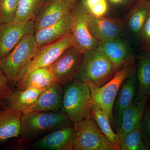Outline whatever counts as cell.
<instances>
[{
	"label": "cell",
	"instance_id": "4fadbf2b",
	"mask_svg": "<svg viewBox=\"0 0 150 150\" xmlns=\"http://www.w3.org/2000/svg\"><path fill=\"white\" fill-rule=\"evenodd\" d=\"M74 132V124L61 127L36 140L33 146L40 150H73Z\"/></svg>",
	"mask_w": 150,
	"mask_h": 150
},
{
	"label": "cell",
	"instance_id": "d6a6232c",
	"mask_svg": "<svg viewBox=\"0 0 150 150\" xmlns=\"http://www.w3.org/2000/svg\"><path fill=\"white\" fill-rule=\"evenodd\" d=\"M7 106L6 101H0V112L4 110Z\"/></svg>",
	"mask_w": 150,
	"mask_h": 150
},
{
	"label": "cell",
	"instance_id": "5b68a950",
	"mask_svg": "<svg viewBox=\"0 0 150 150\" xmlns=\"http://www.w3.org/2000/svg\"><path fill=\"white\" fill-rule=\"evenodd\" d=\"M38 47L34 34L25 35L8 55L0 60V68L5 74L11 86L16 84L22 70Z\"/></svg>",
	"mask_w": 150,
	"mask_h": 150
},
{
	"label": "cell",
	"instance_id": "9a60e30c",
	"mask_svg": "<svg viewBox=\"0 0 150 150\" xmlns=\"http://www.w3.org/2000/svg\"><path fill=\"white\" fill-rule=\"evenodd\" d=\"M98 49L119 69L126 63L137 59L127 42L121 37L110 39L100 43Z\"/></svg>",
	"mask_w": 150,
	"mask_h": 150
},
{
	"label": "cell",
	"instance_id": "3957f363",
	"mask_svg": "<svg viewBox=\"0 0 150 150\" xmlns=\"http://www.w3.org/2000/svg\"><path fill=\"white\" fill-rule=\"evenodd\" d=\"M93 103L91 91L86 82L75 80L65 85L62 111L74 124L91 116Z\"/></svg>",
	"mask_w": 150,
	"mask_h": 150
},
{
	"label": "cell",
	"instance_id": "4316f807",
	"mask_svg": "<svg viewBox=\"0 0 150 150\" xmlns=\"http://www.w3.org/2000/svg\"><path fill=\"white\" fill-rule=\"evenodd\" d=\"M79 2L86 12L91 16H107L108 6L106 0H79Z\"/></svg>",
	"mask_w": 150,
	"mask_h": 150
},
{
	"label": "cell",
	"instance_id": "ffe728a7",
	"mask_svg": "<svg viewBox=\"0 0 150 150\" xmlns=\"http://www.w3.org/2000/svg\"><path fill=\"white\" fill-rule=\"evenodd\" d=\"M22 115L21 111L8 106L0 112V143L19 137Z\"/></svg>",
	"mask_w": 150,
	"mask_h": 150
},
{
	"label": "cell",
	"instance_id": "f546056e",
	"mask_svg": "<svg viewBox=\"0 0 150 150\" xmlns=\"http://www.w3.org/2000/svg\"><path fill=\"white\" fill-rule=\"evenodd\" d=\"M149 99L145 108L141 126L143 139L150 149V98Z\"/></svg>",
	"mask_w": 150,
	"mask_h": 150
},
{
	"label": "cell",
	"instance_id": "83f0119b",
	"mask_svg": "<svg viewBox=\"0 0 150 150\" xmlns=\"http://www.w3.org/2000/svg\"><path fill=\"white\" fill-rule=\"evenodd\" d=\"M108 6L107 16L124 18L138 0H106Z\"/></svg>",
	"mask_w": 150,
	"mask_h": 150
},
{
	"label": "cell",
	"instance_id": "484cf974",
	"mask_svg": "<svg viewBox=\"0 0 150 150\" xmlns=\"http://www.w3.org/2000/svg\"><path fill=\"white\" fill-rule=\"evenodd\" d=\"M141 125L142 122L126 134L121 142L118 150L150 149L143 139Z\"/></svg>",
	"mask_w": 150,
	"mask_h": 150
},
{
	"label": "cell",
	"instance_id": "d6986e66",
	"mask_svg": "<svg viewBox=\"0 0 150 150\" xmlns=\"http://www.w3.org/2000/svg\"><path fill=\"white\" fill-rule=\"evenodd\" d=\"M64 89L63 85L54 82L43 89L30 112H59L62 111Z\"/></svg>",
	"mask_w": 150,
	"mask_h": 150
},
{
	"label": "cell",
	"instance_id": "cb8c5ba5",
	"mask_svg": "<svg viewBox=\"0 0 150 150\" xmlns=\"http://www.w3.org/2000/svg\"><path fill=\"white\" fill-rule=\"evenodd\" d=\"M45 0H18L13 21L25 22L35 21Z\"/></svg>",
	"mask_w": 150,
	"mask_h": 150
},
{
	"label": "cell",
	"instance_id": "6da1fadb",
	"mask_svg": "<svg viewBox=\"0 0 150 150\" xmlns=\"http://www.w3.org/2000/svg\"><path fill=\"white\" fill-rule=\"evenodd\" d=\"M72 124L62 111H31L23 114L19 137L22 142L30 143L54 130Z\"/></svg>",
	"mask_w": 150,
	"mask_h": 150
},
{
	"label": "cell",
	"instance_id": "ac0fdd59",
	"mask_svg": "<svg viewBox=\"0 0 150 150\" xmlns=\"http://www.w3.org/2000/svg\"><path fill=\"white\" fill-rule=\"evenodd\" d=\"M150 10L149 0H138L125 18L124 33L131 39L139 38Z\"/></svg>",
	"mask_w": 150,
	"mask_h": 150
},
{
	"label": "cell",
	"instance_id": "277c9868",
	"mask_svg": "<svg viewBox=\"0 0 150 150\" xmlns=\"http://www.w3.org/2000/svg\"><path fill=\"white\" fill-rule=\"evenodd\" d=\"M137 67L136 60L126 63L121 69L117 70L115 76L109 82L99 87L90 81H84L88 85L91 91L93 102L102 108L112 126V109L115 97L126 78L136 74Z\"/></svg>",
	"mask_w": 150,
	"mask_h": 150
},
{
	"label": "cell",
	"instance_id": "ba28073f",
	"mask_svg": "<svg viewBox=\"0 0 150 150\" xmlns=\"http://www.w3.org/2000/svg\"><path fill=\"white\" fill-rule=\"evenodd\" d=\"M83 54L75 46H71L48 67L56 81L63 86L75 80Z\"/></svg>",
	"mask_w": 150,
	"mask_h": 150
},
{
	"label": "cell",
	"instance_id": "836d02e7",
	"mask_svg": "<svg viewBox=\"0 0 150 150\" xmlns=\"http://www.w3.org/2000/svg\"><path fill=\"white\" fill-rule=\"evenodd\" d=\"M149 1H150V0H149Z\"/></svg>",
	"mask_w": 150,
	"mask_h": 150
},
{
	"label": "cell",
	"instance_id": "52a82bcc",
	"mask_svg": "<svg viewBox=\"0 0 150 150\" xmlns=\"http://www.w3.org/2000/svg\"><path fill=\"white\" fill-rule=\"evenodd\" d=\"M74 46L72 33L59 40L39 46L22 70L17 81L36 69L51 66L68 48ZM17 83V82H16Z\"/></svg>",
	"mask_w": 150,
	"mask_h": 150
},
{
	"label": "cell",
	"instance_id": "e575fe53",
	"mask_svg": "<svg viewBox=\"0 0 150 150\" xmlns=\"http://www.w3.org/2000/svg\"></svg>",
	"mask_w": 150,
	"mask_h": 150
},
{
	"label": "cell",
	"instance_id": "1f68e13d",
	"mask_svg": "<svg viewBox=\"0 0 150 150\" xmlns=\"http://www.w3.org/2000/svg\"><path fill=\"white\" fill-rule=\"evenodd\" d=\"M12 91L8 79L0 68V101L7 102Z\"/></svg>",
	"mask_w": 150,
	"mask_h": 150
},
{
	"label": "cell",
	"instance_id": "4dcf8cb0",
	"mask_svg": "<svg viewBox=\"0 0 150 150\" xmlns=\"http://www.w3.org/2000/svg\"><path fill=\"white\" fill-rule=\"evenodd\" d=\"M139 38L144 50L150 53V10Z\"/></svg>",
	"mask_w": 150,
	"mask_h": 150
},
{
	"label": "cell",
	"instance_id": "7c38bea8",
	"mask_svg": "<svg viewBox=\"0 0 150 150\" xmlns=\"http://www.w3.org/2000/svg\"><path fill=\"white\" fill-rule=\"evenodd\" d=\"M79 1L45 0L34 21L35 32L59 21L73 10Z\"/></svg>",
	"mask_w": 150,
	"mask_h": 150
},
{
	"label": "cell",
	"instance_id": "d4e9b609",
	"mask_svg": "<svg viewBox=\"0 0 150 150\" xmlns=\"http://www.w3.org/2000/svg\"><path fill=\"white\" fill-rule=\"evenodd\" d=\"M91 115L103 134L116 146V133L112 130L109 119L102 108L96 103H93Z\"/></svg>",
	"mask_w": 150,
	"mask_h": 150
},
{
	"label": "cell",
	"instance_id": "9c48e42d",
	"mask_svg": "<svg viewBox=\"0 0 150 150\" xmlns=\"http://www.w3.org/2000/svg\"><path fill=\"white\" fill-rule=\"evenodd\" d=\"M35 23L13 21L0 25V60L8 55L25 35L35 34Z\"/></svg>",
	"mask_w": 150,
	"mask_h": 150
},
{
	"label": "cell",
	"instance_id": "603a6c76",
	"mask_svg": "<svg viewBox=\"0 0 150 150\" xmlns=\"http://www.w3.org/2000/svg\"><path fill=\"white\" fill-rule=\"evenodd\" d=\"M56 81L49 67L36 69L25 75L17 81L18 89L33 88L43 90L54 82Z\"/></svg>",
	"mask_w": 150,
	"mask_h": 150
},
{
	"label": "cell",
	"instance_id": "8fae6325",
	"mask_svg": "<svg viewBox=\"0 0 150 150\" xmlns=\"http://www.w3.org/2000/svg\"><path fill=\"white\" fill-rule=\"evenodd\" d=\"M73 13L74 20L71 33L74 46L83 53L98 48L100 43L90 31L85 11L79 1L73 9Z\"/></svg>",
	"mask_w": 150,
	"mask_h": 150
},
{
	"label": "cell",
	"instance_id": "5bb4252c",
	"mask_svg": "<svg viewBox=\"0 0 150 150\" xmlns=\"http://www.w3.org/2000/svg\"><path fill=\"white\" fill-rule=\"evenodd\" d=\"M137 76L135 74L126 78L118 91L112 109L113 126L116 133L121 126L122 113L134 101L137 94Z\"/></svg>",
	"mask_w": 150,
	"mask_h": 150
},
{
	"label": "cell",
	"instance_id": "44dd1931",
	"mask_svg": "<svg viewBox=\"0 0 150 150\" xmlns=\"http://www.w3.org/2000/svg\"><path fill=\"white\" fill-rule=\"evenodd\" d=\"M138 88L134 100L139 101L144 97L150 98V53L144 50L137 56Z\"/></svg>",
	"mask_w": 150,
	"mask_h": 150
},
{
	"label": "cell",
	"instance_id": "f1b7e54d",
	"mask_svg": "<svg viewBox=\"0 0 150 150\" xmlns=\"http://www.w3.org/2000/svg\"><path fill=\"white\" fill-rule=\"evenodd\" d=\"M18 0H0V25L13 21Z\"/></svg>",
	"mask_w": 150,
	"mask_h": 150
},
{
	"label": "cell",
	"instance_id": "7a4b0ae2",
	"mask_svg": "<svg viewBox=\"0 0 150 150\" xmlns=\"http://www.w3.org/2000/svg\"><path fill=\"white\" fill-rule=\"evenodd\" d=\"M118 69L98 48L83 53L75 80L90 81L99 87L109 82Z\"/></svg>",
	"mask_w": 150,
	"mask_h": 150
},
{
	"label": "cell",
	"instance_id": "7402d4cb",
	"mask_svg": "<svg viewBox=\"0 0 150 150\" xmlns=\"http://www.w3.org/2000/svg\"><path fill=\"white\" fill-rule=\"evenodd\" d=\"M42 91L33 88L13 90L7 100V105L8 107L21 111L23 114L29 112Z\"/></svg>",
	"mask_w": 150,
	"mask_h": 150
},
{
	"label": "cell",
	"instance_id": "e0dca14e",
	"mask_svg": "<svg viewBox=\"0 0 150 150\" xmlns=\"http://www.w3.org/2000/svg\"><path fill=\"white\" fill-rule=\"evenodd\" d=\"M73 20L72 10L59 21L35 32L34 36L38 46L52 43L71 33Z\"/></svg>",
	"mask_w": 150,
	"mask_h": 150
},
{
	"label": "cell",
	"instance_id": "8992f818",
	"mask_svg": "<svg viewBox=\"0 0 150 150\" xmlns=\"http://www.w3.org/2000/svg\"><path fill=\"white\" fill-rule=\"evenodd\" d=\"M74 125L73 150H118L103 134L91 116Z\"/></svg>",
	"mask_w": 150,
	"mask_h": 150
},
{
	"label": "cell",
	"instance_id": "2e32d148",
	"mask_svg": "<svg viewBox=\"0 0 150 150\" xmlns=\"http://www.w3.org/2000/svg\"><path fill=\"white\" fill-rule=\"evenodd\" d=\"M149 98L144 97L139 101L134 100L122 113L121 126L116 133V146L118 148L126 134L141 123Z\"/></svg>",
	"mask_w": 150,
	"mask_h": 150
},
{
	"label": "cell",
	"instance_id": "30bf717a",
	"mask_svg": "<svg viewBox=\"0 0 150 150\" xmlns=\"http://www.w3.org/2000/svg\"><path fill=\"white\" fill-rule=\"evenodd\" d=\"M85 12L90 31L99 43L121 37L123 34L125 29V18H97Z\"/></svg>",
	"mask_w": 150,
	"mask_h": 150
}]
</instances>
